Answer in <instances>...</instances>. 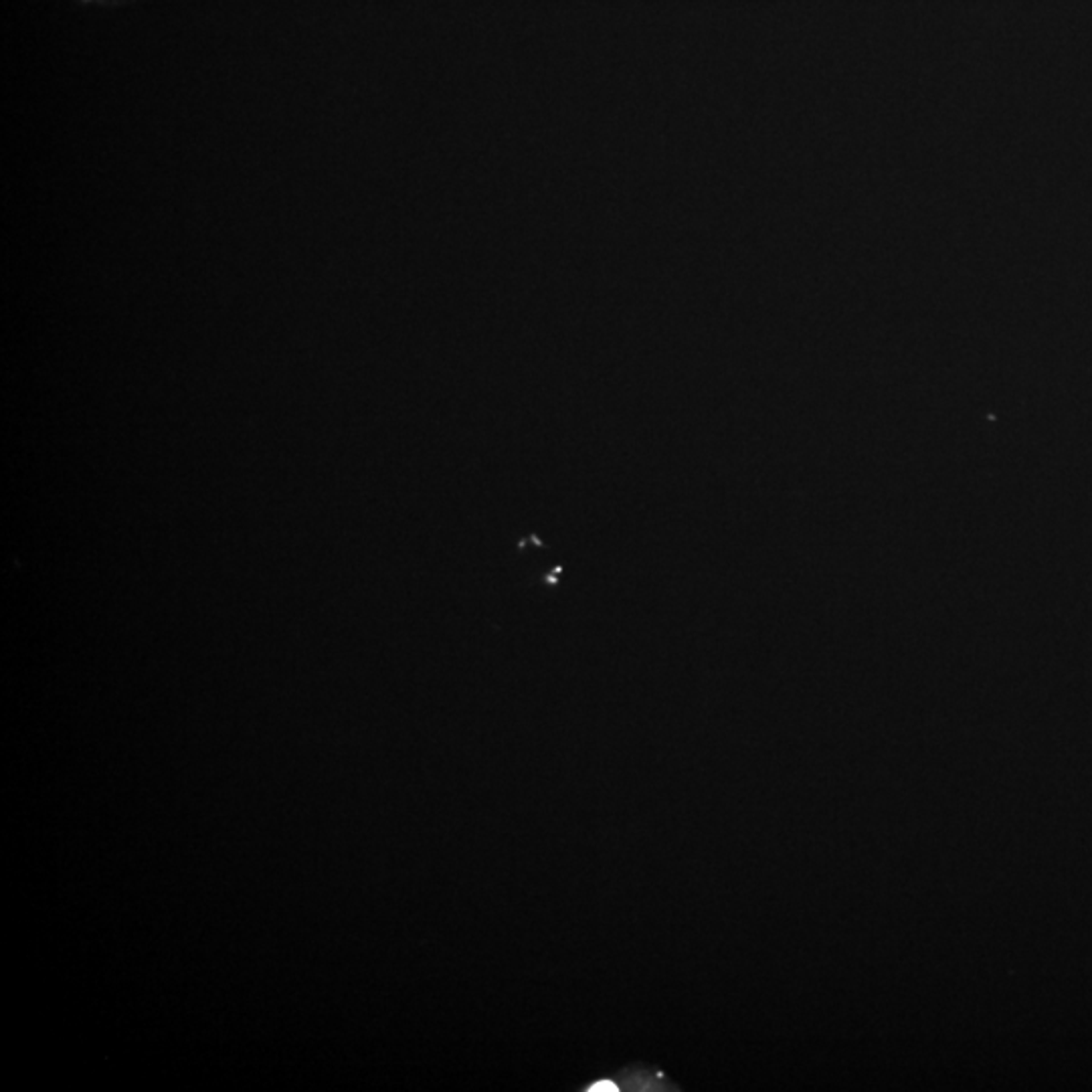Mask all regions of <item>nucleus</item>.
<instances>
[{"label": "nucleus", "instance_id": "nucleus-2", "mask_svg": "<svg viewBox=\"0 0 1092 1092\" xmlns=\"http://www.w3.org/2000/svg\"><path fill=\"white\" fill-rule=\"evenodd\" d=\"M582 1090H587V1092H619L621 1086H618L613 1081H597V1083H591L589 1086H585Z\"/></svg>", "mask_w": 1092, "mask_h": 1092}, {"label": "nucleus", "instance_id": "nucleus-1", "mask_svg": "<svg viewBox=\"0 0 1092 1092\" xmlns=\"http://www.w3.org/2000/svg\"><path fill=\"white\" fill-rule=\"evenodd\" d=\"M662 1081V1072H650L646 1068L627 1070L621 1074V1084H627L625 1088L630 1090H664V1086H660Z\"/></svg>", "mask_w": 1092, "mask_h": 1092}]
</instances>
